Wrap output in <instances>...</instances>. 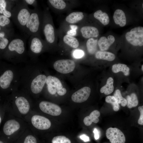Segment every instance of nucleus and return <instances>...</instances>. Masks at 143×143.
<instances>
[{
	"mask_svg": "<svg viewBox=\"0 0 143 143\" xmlns=\"http://www.w3.org/2000/svg\"><path fill=\"white\" fill-rule=\"evenodd\" d=\"M1 125L0 135L3 140L8 143H14L28 127L24 119L7 111Z\"/></svg>",
	"mask_w": 143,
	"mask_h": 143,
	"instance_id": "1",
	"label": "nucleus"
},
{
	"mask_svg": "<svg viewBox=\"0 0 143 143\" xmlns=\"http://www.w3.org/2000/svg\"><path fill=\"white\" fill-rule=\"evenodd\" d=\"M13 99L11 103L5 106L6 111L16 117L23 119L32 110L33 104L24 96H17Z\"/></svg>",
	"mask_w": 143,
	"mask_h": 143,
	"instance_id": "2",
	"label": "nucleus"
},
{
	"mask_svg": "<svg viewBox=\"0 0 143 143\" xmlns=\"http://www.w3.org/2000/svg\"><path fill=\"white\" fill-rule=\"evenodd\" d=\"M31 10L24 0H16L11 11V17L13 21L18 28L24 32L30 15Z\"/></svg>",
	"mask_w": 143,
	"mask_h": 143,
	"instance_id": "3",
	"label": "nucleus"
},
{
	"mask_svg": "<svg viewBox=\"0 0 143 143\" xmlns=\"http://www.w3.org/2000/svg\"><path fill=\"white\" fill-rule=\"evenodd\" d=\"M44 16L42 33L44 36V40L47 46L52 47L57 44L58 35L51 15L47 8L43 10Z\"/></svg>",
	"mask_w": 143,
	"mask_h": 143,
	"instance_id": "4",
	"label": "nucleus"
},
{
	"mask_svg": "<svg viewBox=\"0 0 143 143\" xmlns=\"http://www.w3.org/2000/svg\"><path fill=\"white\" fill-rule=\"evenodd\" d=\"M43 16V11L40 10L38 7L32 9L24 33L30 36H41Z\"/></svg>",
	"mask_w": 143,
	"mask_h": 143,
	"instance_id": "5",
	"label": "nucleus"
},
{
	"mask_svg": "<svg viewBox=\"0 0 143 143\" xmlns=\"http://www.w3.org/2000/svg\"><path fill=\"white\" fill-rule=\"evenodd\" d=\"M23 119L34 133L37 131L47 130L51 126V122L48 118L37 113L33 110Z\"/></svg>",
	"mask_w": 143,
	"mask_h": 143,
	"instance_id": "6",
	"label": "nucleus"
},
{
	"mask_svg": "<svg viewBox=\"0 0 143 143\" xmlns=\"http://www.w3.org/2000/svg\"><path fill=\"white\" fill-rule=\"evenodd\" d=\"M26 42V39L23 37L14 35L8 46V51L11 56L21 55L24 53Z\"/></svg>",
	"mask_w": 143,
	"mask_h": 143,
	"instance_id": "7",
	"label": "nucleus"
},
{
	"mask_svg": "<svg viewBox=\"0 0 143 143\" xmlns=\"http://www.w3.org/2000/svg\"><path fill=\"white\" fill-rule=\"evenodd\" d=\"M126 40L135 46L143 45V27L137 26L132 29L125 34Z\"/></svg>",
	"mask_w": 143,
	"mask_h": 143,
	"instance_id": "8",
	"label": "nucleus"
},
{
	"mask_svg": "<svg viewBox=\"0 0 143 143\" xmlns=\"http://www.w3.org/2000/svg\"><path fill=\"white\" fill-rule=\"evenodd\" d=\"M75 1L64 0H48L47 3L53 11L63 12L70 10L75 5Z\"/></svg>",
	"mask_w": 143,
	"mask_h": 143,
	"instance_id": "9",
	"label": "nucleus"
},
{
	"mask_svg": "<svg viewBox=\"0 0 143 143\" xmlns=\"http://www.w3.org/2000/svg\"><path fill=\"white\" fill-rule=\"evenodd\" d=\"M75 66L74 61L70 59L59 60L55 61L53 64L54 69L58 72L63 74L72 72Z\"/></svg>",
	"mask_w": 143,
	"mask_h": 143,
	"instance_id": "10",
	"label": "nucleus"
},
{
	"mask_svg": "<svg viewBox=\"0 0 143 143\" xmlns=\"http://www.w3.org/2000/svg\"><path fill=\"white\" fill-rule=\"evenodd\" d=\"M29 42L30 50L34 54L40 53L44 47L47 46L44 40L40 36H30Z\"/></svg>",
	"mask_w": 143,
	"mask_h": 143,
	"instance_id": "11",
	"label": "nucleus"
},
{
	"mask_svg": "<svg viewBox=\"0 0 143 143\" xmlns=\"http://www.w3.org/2000/svg\"><path fill=\"white\" fill-rule=\"evenodd\" d=\"M38 106L42 112L51 116H58L61 113V109L59 106L49 101H41L39 103Z\"/></svg>",
	"mask_w": 143,
	"mask_h": 143,
	"instance_id": "12",
	"label": "nucleus"
},
{
	"mask_svg": "<svg viewBox=\"0 0 143 143\" xmlns=\"http://www.w3.org/2000/svg\"><path fill=\"white\" fill-rule=\"evenodd\" d=\"M57 32L61 43L74 49L77 48L79 46V41L75 37L67 34L60 29L57 31Z\"/></svg>",
	"mask_w": 143,
	"mask_h": 143,
	"instance_id": "13",
	"label": "nucleus"
},
{
	"mask_svg": "<svg viewBox=\"0 0 143 143\" xmlns=\"http://www.w3.org/2000/svg\"><path fill=\"white\" fill-rule=\"evenodd\" d=\"M106 136L111 143H125L126 138L123 133L119 129L110 127L106 132Z\"/></svg>",
	"mask_w": 143,
	"mask_h": 143,
	"instance_id": "14",
	"label": "nucleus"
},
{
	"mask_svg": "<svg viewBox=\"0 0 143 143\" xmlns=\"http://www.w3.org/2000/svg\"><path fill=\"white\" fill-rule=\"evenodd\" d=\"M99 32L97 28L92 26L78 25L77 36L80 35L85 39L97 37Z\"/></svg>",
	"mask_w": 143,
	"mask_h": 143,
	"instance_id": "15",
	"label": "nucleus"
},
{
	"mask_svg": "<svg viewBox=\"0 0 143 143\" xmlns=\"http://www.w3.org/2000/svg\"><path fill=\"white\" fill-rule=\"evenodd\" d=\"M47 77L44 74H40L37 76L32 81L30 89L32 93L38 94L42 91L46 82Z\"/></svg>",
	"mask_w": 143,
	"mask_h": 143,
	"instance_id": "16",
	"label": "nucleus"
},
{
	"mask_svg": "<svg viewBox=\"0 0 143 143\" xmlns=\"http://www.w3.org/2000/svg\"><path fill=\"white\" fill-rule=\"evenodd\" d=\"M91 92L90 87L87 86L83 87L73 94L71 97L72 99L75 102H83L88 99Z\"/></svg>",
	"mask_w": 143,
	"mask_h": 143,
	"instance_id": "17",
	"label": "nucleus"
},
{
	"mask_svg": "<svg viewBox=\"0 0 143 143\" xmlns=\"http://www.w3.org/2000/svg\"><path fill=\"white\" fill-rule=\"evenodd\" d=\"M48 91L51 95L55 94L57 91L63 88L62 84L57 78L51 75L47 78L46 82Z\"/></svg>",
	"mask_w": 143,
	"mask_h": 143,
	"instance_id": "18",
	"label": "nucleus"
},
{
	"mask_svg": "<svg viewBox=\"0 0 143 143\" xmlns=\"http://www.w3.org/2000/svg\"><path fill=\"white\" fill-rule=\"evenodd\" d=\"M36 135L28 127L14 143H38Z\"/></svg>",
	"mask_w": 143,
	"mask_h": 143,
	"instance_id": "19",
	"label": "nucleus"
},
{
	"mask_svg": "<svg viewBox=\"0 0 143 143\" xmlns=\"http://www.w3.org/2000/svg\"><path fill=\"white\" fill-rule=\"evenodd\" d=\"M85 16L81 11H74L69 13L65 17L62 23L69 25H77L84 18Z\"/></svg>",
	"mask_w": 143,
	"mask_h": 143,
	"instance_id": "20",
	"label": "nucleus"
},
{
	"mask_svg": "<svg viewBox=\"0 0 143 143\" xmlns=\"http://www.w3.org/2000/svg\"><path fill=\"white\" fill-rule=\"evenodd\" d=\"M14 77L12 72L10 70H7L0 77V86L3 89L9 87Z\"/></svg>",
	"mask_w": 143,
	"mask_h": 143,
	"instance_id": "21",
	"label": "nucleus"
},
{
	"mask_svg": "<svg viewBox=\"0 0 143 143\" xmlns=\"http://www.w3.org/2000/svg\"><path fill=\"white\" fill-rule=\"evenodd\" d=\"M115 41L114 37L110 35L107 38L105 36L101 37L98 41L97 44L101 51H104L108 50Z\"/></svg>",
	"mask_w": 143,
	"mask_h": 143,
	"instance_id": "22",
	"label": "nucleus"
},
{
	"mask_svg": "<svg viewBox=\"0 0 143 143\" xmlns=\"http://www.w3.org/2000/svg\"><path fill=\"white\" fill-rule=\"evenodd\" d=\"M113 18L115 23L121 27L125 26L126 23L125 14L121 10L117 9L114 12Z\"/></svg>",
	"mask_w": 143,
	"mask_h": 143,
	"instance_id": "23",
	"label": "nucleus"
},
{
	"mask_svg": "<svg viewBox=\"0 0 143 143\" xmlns=\"http://www.w3.org/2000/svg\"><path fill=\"white\" fill-rule=\"evenodd\" d=\"M78 25H69L62 23L59 29L65 33L75 37L77 36Z\"/></svg>",
	"mask_w": 143,
	"mask_h": 143,
	"instance_id": "24",
	"label": "nucleus"
},
{
	"mask_svg": "<svg viewBox=\"0 0 143 143\" xmlns=\"http://www.w3.org/2000/svg\"><path fill=\"white\" fill-rule=\"evenodd\" d=\"M100 115V113L97 110L92 111L89 116L85 117L83 119V122L86 126H89L92 122L97 123L99 121V117Z\"/></svg>",
	"mask_w": 143,
	"mask_h": 143,
	"instance_id": "25",
	"label": "nucleus"
},
{
	"mask_svg": "<svg viewBox=\"0 0 143 143\" xmlns=\"http://www.w3.org/2000/svg\"><path fill=\"white\" fill-rule=\"evenodd\" d=\"M94 17L99 20L102 24L105 26L108 25L110 22V19L108 14L99 10L95 11L93 14Z\"/></svg>",
	"mask_w": 143,
	"mask_h": 143,
	"instance_id": "26",
	"label": "nucleus"
},
{
	"mask_svg": "<svg viewBox=\"0 0 143 143\" xmlns=\"http://www.w3.org/2000/svg\"><path fill=\"white\" fill-rule=\"evenodd\" d=\"M95 57L97 59L112 61L115 59V56L114 54L109 52L98 51L95 53Z\"/></svg>",
	"mask_w": 143,
	"mask_h": 143,
	"instance_id": "27",
	"label": "nucleus"
},
{
	"mask_svg": "<svg viewBox=\"0 0 143 143\" xmlns=\"http://www.w3.org/2000/svg\"><path fill=\"white\" fill-rule=\"evenodd\" d=\"M98 41L93 38L88 39L86 42L87 51L91 55L95 54L97 49Z\"/></svg>",
	"mask_w": 143,
	"mask_h": 143,
	"instance_id": "28",
	"label": "nucleus"
},
{
	"mask_svg": "<svg viewBox=\"0 0 143 143\" xmlns=\"http://www.w3.org/2000/svg\"><path fill=\"white\" fill-rule=\"evenodd\" d=\"M111 69L114 73L122 72L126 76H128L129 74L130 69L125 64L120 63L114 64L112 66Z\"/></svg>",
	"mask_w": 143,
	"mask_h": 143,
	"instance_id": "29",
	"label": "nucleus"
},
{
	"mask_svg": "<svg viewBox=\"0 0 143 143\" xmlns=\"http://www.w3.org/2000/svg\"><path fill=\"white\" fill-rule=\"evenodd\" d=\"M114 80L112 78L110 77L108 79L106 84L101 88L100 92L104 93L106 95L111 93L114 91V88L113 85Z\"/></svg>",
	"mask_w": 143,
	"mask_h": 143,
	"instance_id": "30",
	"label": "nucleus"
},
{
	"mask_svg": "<svg viewBox=\"0 0 143 143\" xmlns=\"http://www.w3.org/2000/svg\"><path fill=\"white\" fill-rule=\"evenodd\" d=\"M127 105L129 108L137 106L138 104V100L136 94L132 93L130 95H127L126 97Z\"/></svg>",
	"mask_w": 143,
	"mask_h": 143,
	"instance_id": "31",
	"label": "nucleus"
},
{
	"mask_svg": "<svg viewBox=\"0 0 143 143\" xmlns=\"http://www.w3.org/2000/svg\"><path fill=\"white\" fill-rule=\"evenodd\" d=\"M113 96L118 104H120L121 106L123 107H124L127 105V100L122 96L119 90L117 89L115 91Z\"/></svg>",
	"mask_w": 143,
	"mask_h": 143,
	"instance_id": "32",
	"label": "nucleus"
},
{
	"mask_svg": "<svg viewBox=\"0 0 143 143\" xmlns=\"http://www.w3.org/2000/svg\"><path fill=\"white\" fill-rule=\"evenodd\" d=\"M105 101L106 102L110 103L112 105L113 109L114 111H117L119 110V105L113 96H107L105 98Z\"/></svg>",
	"mask_w": 143,
	"mask_h": 143,
	"instance_id": "33",
	"label": "nucleus"
},
{
	"mask_svg": "<svg viewBox=\"0 0 143 143\" xmlns=\"http://www.w3.org/2000/svg\"><path fill=\"white\" fill-rule=\"evenodd\" d=\"M12 23L9 18L3 15L0 14V26L11 28Z\"/></svg>",
	"mask_w": 143,
	"mask_h": 143,
	"instance_id": "34",
	"label": "nucleus"
},
{
	"mask_svg": "<svg viewBox=\"0 0 143 143\" xmlns=\"http://www.w3.org/2000/svg\"><path fill=\"white\" fill-rule=\"evenodd\" d=\"M52 143H71L70 140L68 138L63 136H59L53 137Z\"/></svg>",
	"mask_w": 143,
	"mask_h": 143,
	"instance_id": "35",
	"label": "nucleus"
},
{
	"mask_svg": "<svg viewBox=\"0 0 143 143\" xmlns=\"http://www.w3.org/2000/svg\"><path fill=\"white\" fill-rule=\"evenodd\" d=\"M73 55L74 57L75 58L80 59L84 56V52L81 50L76 49L74 51Z\"/></svg>",
	"mask_w": 143,
	"mask_h": 143,
	"instance_id": "36",
	"label": "nucleus"
},
{
	"mask_svg": "<svg viewBox=\"0 0 143 143\" xmlns=\"http://www.w3.org/2000/svg\"><path fill=\"white\" fill-rule=\"evenodd\" d=\"M138 110L140 113V116L138 121V123L141 125H143V106H139Z\"/></svg>",
	"mask_w": 143,
	"mask_h": 143,
	"instance_id": "37",
	"label": "nucleus"
},
{
	"mask_svg": "<svg viewBox=\"0 0 143 143\" xmlns=\"http://www.w3.org/2000/svg\"><path fill=\"white\" fill-rule=\"evenodd\" d=\"M6 113V111L5 106L0 109V128Z\"/></svg>",
	"mask_w": 143,
	"mask_h": 143,
	"instance_id": "38",
	"label": "nucleus"
},
{
	"mask_svg": "<svg viewBox=\"0 0 143 143\" xmlns=\"http://www.w3.org/2000/svg\"><path fill=\"white\" fill-rule=\"evenodd\" d=\"M24 1L28 5L32 6L34 8L37 7V1L36 0H24Z\"/></svg>",
	"mask_w": 143,
	"mask_h": 143,
	"instance_id": "39",
	"label": "nucleus"
},
{
	"mask_svg": "<svg viewBox=\"0 0 143 143\" xmlns=\"http://www.w3.org/2000/svg\"><path fill=\"white\" fill-rule=\"evenodd\" d=\"M66 92L67 90L66 89L63 87L57 91L56 92L60 96H63L65 95Z\"/></svg>",
	"mask_w": 143,
	"mask_h": 143,
	"instance_id": "40",
	"label": "nucleus"
},
{
	"mask_svg": "<svg viewBox=\"0 0 143 143\" xmlns=\"http://www.w3.org/2000/svg\"><path fill=\"white\" fill-rule=\"evenodd\" d=\"M80 138L84 142H87L90 141L89 137L85 135H83L80 136Z\"/></svg>",
	"mask_w": 143,
	"mask_h": 143,
	"instance_id": "41",
	"label": "nucleus"
},
{
	"mask_svg": "<svg viewBox=\"0 0 143 143\" xmlns=\"http://www.w3.org/2000/svg\"><path fill=\"white\" fill-rule=\"evenodd\" d=\"M93 132L94 134V137L95 139L96 140L98 139L99 137V136L97 129L96 128H95Z\"/></svg>",
	"mask_w": 143,
	"mask_h": 143,
	"instance_id": "42",
	"label": "nucleus"
},
{
	"mask_svg": "<svg viewBox=\"0 0 143 143\" xmlns=\"http://www.w3.org/2000/svg\"><path fill=\"white\" fill-rule=\"evenodd\" d=\"M5 0H0V6L2 5L5 2Z\"/></svg>",
	"mask_w": 143,
	"mask_h": 143,
	"instance_id": "43",
	"label": "nucleus"
},
{
	"mask_svg": "<svg viewBox=\"0 0 143 143\" xmlns=\"http://www.w3.org/2000/svg\"><path fill=\"white\" fill-rule=\"evenodd\" d=\"M0 143H8L6 142L5 140H2V139H0Z\"/></svg>",
	"mask_w": 143,
	"mask_h": 143,
	"instance_id": "44",
	"label": "nucleus"
},
{
	"mask_svg": "<svg viewBox=\"0 0 143 143\" xmlns=\"http://www.w3.org/2000/svg\"><path fill=\"white\" fill-rule=\"evenodd\" d=\"M141 69H142V70L143 71V65H142V66Z\"/></svg>",
	"mask_w": 143,
	"mask_h": 143,
	"instance_id": "45",
	"label": "nucleus"
},
{
	"mask_svg": "<svg viewBox=\"0 0 143 143\" xmlns=\"http://www.w3.org/2000/svg\"><path fill=\"white\" fill-rule=\"evenodd\" d=\"M1 26H0V31H1Z\"/></svg>",
	"mask_w": 143,
	"mask_h": 143,
	"instance_id": "46",
	"label": "nucleus"
}]
</instances>
